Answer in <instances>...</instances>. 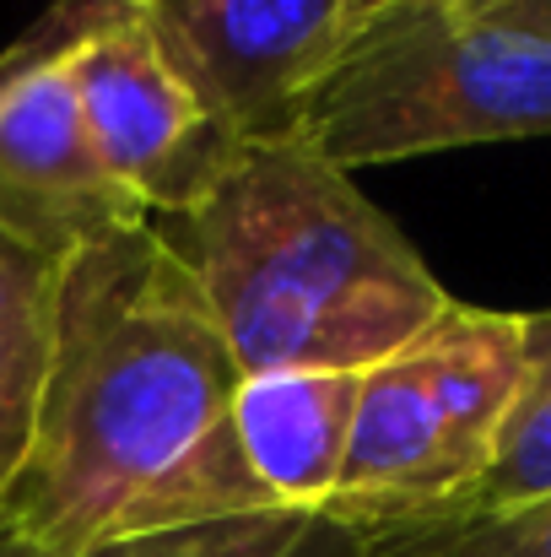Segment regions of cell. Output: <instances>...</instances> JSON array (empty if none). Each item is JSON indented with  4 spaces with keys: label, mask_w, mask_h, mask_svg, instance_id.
Returning a JSON list of instances; mask_svg holds the SVG:
<instances>
[{
    "label": "cell",
    "mask_w": 551,
    "mask_h": 557,
    "mask_svg": "<svg viewBox=\"0 0 551 557\" xmlns=\"http://www.w3.org/2000/svg\"><path fill=\"white\" fill-rule=\"evenodd\" d=\"M243 369L179 249L152 227L60 260L54 347L0 531L49 557L292 515L233 433Z\"/></svg>",
    "instance_id": "cell-1"
},
{
    "label": "cell",
    "mask_w": 551,
    "mask_h": 557,
    "mask_svg": "<svg viewBox=\"0 0 551 557\" xmlns=\"http://www.w3.org/2000/svg\"><path fill=\"white\" fill-rule=\"evenodd\" d=\"M158 233L195 271L243 379L363 373L454 304L411 238L309 141L238 147L222 180Z\"/></svg>",
    "instance_id": "cell-2"
},
{
    "label": "cell",
    "mask_w": 551,
    "mask_h": 557,
    "mask_svg": "<svg viewBox=\"0 0 551 557\" xmlns=\"http://www.w3.org/2000/svg\"><path fill=\"white\" fill-rule=\"evenodd\" d=\"M530 136H551V44L449 0L378 5L298 131L341 174Z\"/></svg>",
    "instance_id": "cell-3"
},
{
    "label": "cell",
    "mask_w": 551,
    "mask_h": 557,
    "mask_svg": "<svg viewBox=\"0 0 551 557\" xmlns=\"http://www.w3.org/2000/svg\"><path fill=\"white\" fill-rule=\"evenodd\" d=\"M519 379L525 314L449 304L411 347L363 369L325 520L363 536L465 525Z\"/></svg>",
    "instance_id": "cell-4"
},
{
    "label": "cell",
    "mask_w": 551,
    "mask_h": 557,
    "mask_svg": "<svg viewBox=\"0 0 551 557\" xmlns=\"http://www.w3.org/2000/svg\"><path fill=\"white\" fill-rule=\"evenodd\" d=\"M71 33L76 0H60L0 49V227L49 260L152 227V211L109 174L87 131L65 65Z\"/></svg>",
    "instance_id": "cell-5"
},
{
    "label": "cell",
    "mask_w": 551,
    "mask_h": 557,
    "mask_svg": "<svg viewBox=\"0 0 551 557\" xmlns=\"http://www.w3.org/2000/svg\"><path fill=\"white\" fill-rule=\"evenodd\" d=\"M389 0H152L147 22L238 147L298 141L347 44Z\"/></svg>",
    "instance_id": "cell-6"
},
{
    "label": "cell",
    "mask_w": 551,
    "mask_h": 557,
    "mask_svg": "<svg viewBox=\"0 0 551 557\" xmlns=\"http://www.w3.org/2000/svg\"><path fill=\"white\" fill-rule=\"evenodd\" d=\"M65 65L109 174L152 222L184 216L238 158V141L189 92L141 5L76 0Z\"/></svg>",
    "instance_id": "cell-7"
},
{
    "label": "cell",
    "mask_w": 551,
    "mask_h": 557,
    "mask_svg": "<svg viewBox=\"0 0 551 557\" xmlns=\"http://www.w3.org/2000/svg\"><path fill=\"white\" fill-rule=\"evenodd\" d=\"M358 379L347 369H287L238 384L233 433L276 509L325 520L347 466Z\"/></svg>",
    "instance_id": "cell-8"
},
{
    "label": "cell",
    "mask_w": 551,
    "mask_h": 557,
    "mask_svg": "<svg viewBox=\"0 0 551 557\" xmlns=\"http://www.w3.org/2000/svg\"><path fill=\"white\" fill-rule=\"evenodd\" d=\"M54 293L60 260L16 244L0 227V498L22 471L38 389L54 347Z\"/></svg>",
    "instance_id": "cell-9"
},
{
    "label": "cell",
    "mask_w": 551,
    "mask_h": 557,
    "mask_svg": "<svg viewBox=\"0 0 551 557\" xmlns=\"http://www.w3.org/2000/svg\"><path fill=\"white\" fill-rule=\"evenodd\" d=\"M551 498V309L547 314H525V379L519 395L503 417L498 449L487 476L476 482L471 504H465V525L471 520H498V515H519Z\"/></svg>",
    "instance_id": "cell-10"
},
{
    "label": "cell",
    "mask_w": 551,
    "mask_h": 557,
    "mask_svg": "<svg viewBox=\"0 0 551 557\" xmlns=\"http://www.w3.org/2000/svg\"><path fill=\"white\" fill-rule=\"evenodd\" d=\"M320 531L314 515H254V520H227V525H200L174 536H147V542H109L76 557H292L309 547ZM0 557H49L22 547L16 536L0 531Z\"/></svg>",
    "instance_id": "cell-11"
},
{
    "label": "cell",
    "mask_w": 551,
    "mask_h": 557,
    "mask_svg": "<svg viewBox=\"0 0 551 557\" xmlns=\"http://www.w3.org/2000/svg\"><path fill=\"white\" fill-rule=\"evenodd\" d=\"M433 557H551V498L519 515L454 525L438 536Z\"/></svg>",
    "instance_id": "cell-12"
},
{
    "label": "cell",
    "mask_w": 551,
    "mask_h": 557,
    "mask_svg": "<svg viewBox=\"0 0 551 557\" xmlns=\"http://www.w3.org/2000/svg\"><path fill=\"white\" fill-rule=\"evenodd\" d=\"M438 531H449V525H438ZM438 531H400V536H363V531H347V525H330V520H320V531L309 536V547L292 557H405L411 547H422L427 536H438Z\"/></svg>",
    "instance_id": "cell-13"
},
{
    "label": "cell",
    "mask_w": 551,
    "mask_h": 557,
    "mask_svg": "<svg viewBox=\"0 0 551 557\" xmlns=\"http://www.w3.org/2000/svg\"><path fill=\"white\" fill-rule=\"evenodd\" d=\"M460 16L487 22V27H509L525 38H547L551 44V0H449Z\"/></svg>",
    "instance_id": "cell-14"
},
{
    "label": "cell",
    "mask_w": 551,
    "mask_h": 557,
    "mask_svg": "<svg viewBox=\"0 0 551 557\" xmlns=\"http://www.w3.org/2000/svg\"><path fill=\"white\" fill-rule=\"evenodd\" d=\"M449 531H454V525H449ZM438 536H443V531H438ZM438 536H427L422 547H411V553H405V557H433V547H438Z\"/></svg>",
    "instance_id": "cell-15"
},
{
    "label": "cell",
    "mask_w": 551,
    "mask_h": 557,
    "mask_svg": "<svg viewBox=\"0 0 551 557\" xmlns=\"http://www.w3.org/2000/svg\"><path fill=\"white\" fill-rule=\"evenodd\" d=\"M125 5H141V11H147V5H152V0H125Z\"/></svg>",
    "instance_id": "cell-16"
}]
</instances>
